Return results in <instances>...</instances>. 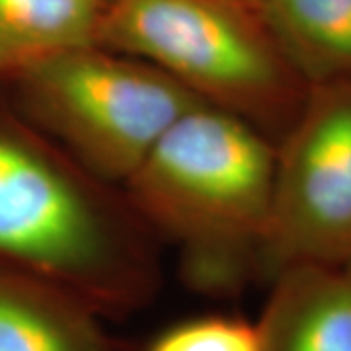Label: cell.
<instances>
[{
    "label": "cell",
    "instance_id": "1",
    "mask_svg": "<svg viewBox=\"0 0 351 351\" xmlns=\"http://www.w3.org/2000/svg\"><path fill=\"white\" fill-rule=\"evenodd\" d=\"M0 267L43 279L104 318L160 291L156 237L121 188L98 180L0 94Z\"/></svg>",
    "mask_w": 351,
    "mask_h": 351
},
{
    "label": "cell",
    "instance_id": "2",
    "mask_svg": "<svg viewBox=\"0 0 351 351\" xmlns=\"http://www.w3.org/2000/svg\"><path fill=\"white\" fill-rule=\"evenodd\" d=\"M276 143L232 113L197 104L121 186L156 239L180 252L189 291L232 299L260 281Z\"/></svg>",
    "mask_w": 351,
    "mask_h": 351
},
{
    "label": "cell",
    "instance_id": "3",
    "mask_svg": "<svg viewBox=\"0 0 351 351\" xmlns=\"http://www.w3.org/2000/svg\"><path fill=\"white\" fill-rule=\"evenodd\" d=\"M98 45L152 64L276 145L308 92L262 8L239 0H108Z\"/></svg>",
    "mask_w": 351,
    "mask_h": 351
},
{
    "label": "cell",
    "instance_id": "4",
    "mask_svg": "<svg viewBox=\"0 0 351 351\" xmlns=\"http://www.w3.org/2000/svg\"><path fill=\"white\" fill-rule=\"evenodd\" d=\"M0 94L75 162L121 188L199 101L162 71L100 45L59 53L0 80Z\"/></svg>",
    "mask_w": 351,
    "mask_h": 351
},
{
    "label": "cell",
    "instance_id": "5",
    "mask_svg": "<svg viewBox=\"0 0 351 351\" xmlns=\"http://www.w3.org/2000/svg\"><path fill=\"white\" fill-rule=\"evenodd\" d=\"M351 262V80L311 84L276 145L260 283L297 265Z\"/></svg>",
    "mask_w": 351,
    "mask_h": 351
},
{
    "label": "cell",
    "instance_id": "6",
    "mask_svg": "<svg viewBox=\"0 0 351 351\" xmlns=\"http://www.w3.org/2000/svg\"><path fill=\"white\" fill-rule=\"evenodd\" d=\"M256 320L260 351H351V276L297 265L267 283Z\"/></svg>",
    "mask_w": 351,
    "mask_h": 351
},
{
    "label": "cell",
    "instance_id": "7",
    "mask_svg": "<svg viewBox=\"0 0 351 351\" xmlns=\"http://www.w3.org/2000/svg\"><path fill=\"white\" fill-rule=\"evenodd\" d=\"M101 320L63 289L0 267V351H117Z\"/></svg>",
    "mask_w": 351,
    "mask_h": 351
},
{
    "label": "cell",
    "instance_id": "8",
    "mask_svg": "<svg viewBox=\"0 0 351 351\" xmlns=\"http://www.w3.org/2000/svg\"><path fill=\"white\" fill-rule=\"evenodd\" d=\"M260 8L308 86L351 80V0H260Z\"/></svg>",
    "mask_w": 351,
    "mask_h": 351
},
{
    "label": "cell",
    "instance_id": "9",
    "mask_svg": "<svg viewBox=\"0 0 351 351\" xmlns=\"http://www.w3.org/2000/svg\"><path fill=\"white\" fill-rule=\"evenodd\" d=\"M108 0H0V80L59 53L98 45Z\"/></svg>",
    "mask_w": 351,
    "mask_h": 351
},
{
    "label": "cell",
    "instance_id": "10",
    "mask_svg": "<svg viewBox=\"0 0 351 351\" xmlns=\"http://www.w3.org/2000/svg\"><path fill=\"white\" fill-rule=\"evenodd\" d=\"M145 351H260L258 326L239 314L189 316L160 330Z\"/></svg>",
    "mask_w": 351,
    "mask_h": 351
},
{
    "label": "cell",
    "instance_id": "11",
    "mask_svg": "<svg viewBox=\"0 0 351 351\" xmlns=\"http://www.w3.org/2000/svg\"><path fill=\"white\" fill-rule=\"evenodd\" d=\"M239 2H246V4H256V6H260V0H239Z\"/></svg>",
    "mask_w": 351,
    "mask_h": 351
},
{
    "label": "cell",
    "instance_id": "12",
    "mask_svg": "<svg viewBox=\"0 0 351 351\" xmlns=\"http://www.w3.org/2000/svg\"><path fill=\"white\" fill-rule=\"evenodd\" d=\"M343 269H346V271H348V274H350V276H351V262L348 263V265H346V267H343Z\"/></svg>",
    "mask_w": 351,
    "mask_h": 351
}]
</instances>
